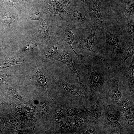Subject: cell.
<instances>
[{
  "label": "cell",
  "mask_w": 134,
  "mask_h": 134,
  "mask_svg": "<svg viewBox=\"0 0 134 134\" xmlns=\"http://www.w3.org/2000/svg\"><path fill=\"white\" fill-rule=\"evenodd\" d=\"M47 15L45 14L41 20L38 28L34 34L38 39L46 44L56 39L52 25L48 23Z\"/></svg>",
  "instance_id": "cell-7"
},
{
  "label": "cell",
  "mask_w": 134,
  "mask_h": 134,
  "mask_svg": "<svg viewBox=\"0 0 134 134\" xmlns=\"http://www.w3.org/2000/svg\"><path fill=\"white\" fill-rule=\"evenodd\" d=\"M40 107L42 112L44 114H45L47 111V106L46 104L43 102H41L40 103Z\"/></svg>",
  "instance_id": "cell-30"
},
{
  "label": "cell",
  "mask_w": 134,
  "mask_h": 134,
  "mask_svg": "<svg viewBox=\"0 0 134 134\" xmlns=\"http://www.w3.org/2000/svg\"><path fill=\"white\" fill-rule=\"evenodd\" d=\"M20 63L19 61L15 58H10L4 61L2 65L3 67H7L11 65L19 64Z\"/></svg>",
  "instance_id": "cell-25"
},
{
  "label": "cell",
  "mask_w": 134,
  "mask_h": 134,
  "mask_svg": "<svg viewBox=\"0 0 134 134\" xmlns=\"http://www.w3.org/2000/svg\"><path fill=\"white\" fill-rule=\"evenodd\" d=\"M98 29L102 33L103 45L105 48L117 55L122 52L119 39L115 33L105 29L103 26H98Z\"/></svg>",
  "instance_id": "cell-5"
},
{
  "label": "cell",
  "mask_w": 134,
  "mask_h": 134,
  "mask_svg": "<svg viewBox=\"0 0 134 134\" xmlns=\"http://www.w3.org/2000/svg\"><path fill=\"white\" fill-rule=\"evenodd\" d=\"M16 16L13 13L9 12H5L2 18V22L5 24H11L16 20Z\"/></svg>",
  "instance_id": "cell-23"
},
{
  "label": "cell",
  "mask_w": 134,
  "mask_h": 134,
  "mask_svg": "<svg viewBox=\"0 0 134 134\" xmlns=\"http://www.w3.org/2000/svg\"><path fill=\"white\" fill-rule=\"evenodd\" d=\"M49 12L53 16H56L60 13L67 14L60 0H46Z\"/></svg>",
  "instance_id": "cell-15"
},
{
  "label": "cell",
  "mask_w": 134,
  "mask_h": 134,
  "mask_svg": "<svg viewBox=\"0 0 134 134\" xmlns=\"http://www.w3.org/2000/svg\"><path fill=\"white\" fill-rule=\"evenodd\" d=\"M1 41H0V46H1Z\"/></svg>",
  "instance_id": "cell-36"
},
{
  "label": "cell",
  "mask_w": 134,
  "mask_h": 134,
  "mask_svg": "<svg viewBox=\"0 0 134 134\" xmlns=\"http://www.w3.org/2000/svg\"><path fill=\"white\" fill-rule=\"evenodd\" d=\"M67 114L70 116L74 115L79 113V111L75 109L70 108H67L66 110Z\"/></svg>",
  "instance_id": "cell-29"
},
{
  "label": "cell",
  "mask_w": 134,
  "mask_h": 134,
  "mask_svg": "<svg viewBox=\"0 0 134 134\" xmlns=\"http://www.w3.org/2000/svg\"><path fill=\"white\" fill-rule=\"evenodd\" d=\"M119 10V16L122 20L130 18L134 13V0H124Z\"/></svg>",
  "instance_id": "cell-13"
},
{
  "label": "cell",
  "mask_w": 134,
  "mask_h": 134,
  "mask_svg": "<svg viewBox=\"0 0 134 134\" xmlns=\"http://www.w3.org/2000/svg\"><path fill=\"white\" fill-rule=\"evenodd\" d=\"M111 1L113 2V3L117 4V2L118 1V0H111Z\"/></svg>",
  "instance_id": "cell-35"
},
{
  "label": "cell",
  "mask_w": 134,
  "mask_h": 134,
  "mask_svg": "<svg viewBox=\"0 0 134 134\" xmlns=\"http://www.w3.org/2000/svg\"><path fill=\"white\" fill-rule=\"evenodd\" d=\"M104 106L100 96L97 101L90 107L89 111L95 119H99L101 116L103 107Z\"/></svg>",
  "instance_id": "cell-17"
},
{
  "label": "cell",
  "mask_w": 134,
  "mask_h": 134,
  "mask_svg": "<svg viewBox=\"0 0 134 134\" xmlns=\"http://www.w3.org/2000/svg\"><path fill=\"white\" fill-rule=\"evenodd\" d=\"M49 12L48 10H45L44 8H39L35 10L29 16L28 20H38L41 19L43 15L46 12Z\"/></svg>",
  "instance_id": "cell-22"
},
{
  "label": "cell",
  "mask_w": 134,
  "mask_h": 134,
  "mask_svg": "<svg viewBox=\"0 0 134 134\" xmlns=\"http://www.w3.org/2000/svg\"><path fill=\"white\" fill-rule=\"evenodd\" d=\"M98 25L94 23L92 27L91 32L87 37L78 43L83 53L89 56L94 55L97 53L93 49L92 45L94 42L96 31L98 29Z\"/></svg>",
  "instance_id": "cell-8"
},
{
  "label": "cell",
  "mask_w": 134,
  "mask_h": 134,
  "mask_svg": "<svg viewBox=\"0 0 134 134\" xmlns=\"http://www.w3.org/2000/svg\"><path fill=\"white\" fill-rule=\"evenodd\" d=\"M119 115L121 118L125 122L127 129L130 126H134V114H129L125 112H120Z\"/></svg>",
  "instance_id": "cell-21"
},
{
  "label": "cell",
  "mask_w": 134,
  "mask_h": 134,
  "mask_svg": "<svg viewBox=\"0 0 134 134\" xmlns=\"http://www.w3.org/2000/svg\"><path fill=\"white\" fill-rule=\"evenodd\" d=\"M22 2L24 4L25 7H27L28 5L29 1L28 0H22Z\"/></svg>",
  "instance_id": "cell-34"
},
{
  "label": "cell",
  "mask_w": 134,
  "mask_h": 134,
  "mask_svg": "<svg viewBox=\"0 0 134 134\" xmlns=\"http://www.w3.org/2000/svg\"><path fill=\"white\" fill-rule=\"evenodd\" d=\"M4 4L10 5L18 9L17 3L16 0H2Z\"/></svg>",
  "instance_id": "cell-26"
},
{
  "label": "cell",
  "mask_w": 134,
  "mask_h": 134,
  "mask_svg": "<svg viewBox=\"0 0 134 134\" xmlns=\"http://www.w3.org/2000/svg\"><path fill=\"white\" fill-rule=\"evenodd\" d=\"M34 77L36 82L42 88L47 89L48 76L51 75L43 66L36 62L34 66Z\"/></svg>",
  "instance_id": "cell-9"
},
{
  "label": "cell",
  "mask_w": 134,
  "mask_h": 134,
  "mask_svg": "<svg viewBox=\"0 0 134 134\" xmlns=\"http://www.w3.org/2000/svg\"><path fill=\"white\" fill-rule=\"evenodd\" d=\"M120 109L129 114H134V104L129 99L127 98L117 102Z\"/></svg>",
  "instance_id": "cell-19"
},
{
  "label": "cell",
  "mask_w": 134,
  "mask_h": 134,
  "mask_svg": "<svg viewBox=\"0 0 134 134\" xmlns=\"http://www.w3.org/2000/svg\"><path fill=\"white\" fill-rule=\"evenodd\" d=\"M96 131L95 129L93 128H89L85 132L83 133V134H95L96 133Z\"/></svg>",
  "instance_id": "cell-32"
},
{
  "label": "cell",
  "mask_w": 134,
  "mask_h": 134,
  "mask_svg": "<svg viewBox=\"0 0 134 134\" xmlns=\"http://www.w3.org/2000/svg\"><path fill=\"white\" fill-rule=\"evenodd\" d=\"M63 115L62 112L61 111L57 112L56 114L55 118L57 120H59L62 118Z\"/></svg>",
  "instance_id": "cell-33"
},
{
  "label": "cell",
  "mask_w": 134,
  "mask_h": 134,
  "mask_svg": "<svg viewBox=\"0 0 134 134\" xmlns=\"http://www.w3.org/2000/svg\"><path fill=\"white\" fill-rule=\"evenodd\" d=\"M65 42L58 38L46 44L42 50V58L46 61H56L64 48Z\"/></svg>",
  "instance_id": "cell-6"
},
{
  "label": "cell",
  "mask_w": 134,
  "mask_h": 134,
  "mask_svg": "<svg viewBox=\"0 0 134 134\" xmlns=\"http://www.w3.org/2000/svg\"><path fill=\"white\" fill-rule=\"evenodd\" d=\"M86 64L90 88L95 92L101 87L104 82V75L101 68L95 63L93 55L89 56Z\"/></svg>",
  "instance_id": "cell-3"
},
{
  "label": "cell",
  "mask_w": 134,
  "mask_h": 134,
  "mask_svg": "<svg viewBox=\"0 0 134 134\" xmlns=\"http://www.w3.org/2000/svg\"><path fill=\"white\" fill-rule=\"evenodd\" d=\"M120 80L112 81L110 84L108 90V95L111 100L117 102L122 97V93L119 90L118 83Z\"/></svg>",
  "instance_id": "cell-16"
},
{
  "label": "cell",
  "mask_w": 134,
  "mask_h": 134,
  "mask_svg": "<svg viewBox=\"0 0 134 134\" xmlns=\"http://www.w3.org/2000/svg\"><path fill=\"white\" fill-rule=\"evenodd\" d=\"M92 8H90L89 12L94 23L98 25L103 26L105 22L101 14L99 0H94Z\"/></svg>",
  "instance_id": "cell-11"
},
{
  "label": "cell",
  "mask_w": 134,
  "mask_h": 134,
  "mask_svg": "<svg viewBox=\"0 0 134 134\" xmlns=\"http://www.w3.org/2000/svg\"><path fill=\"white\" fill-rule=\"evenodd\" d=\"M57 18L53 16L52 20L53 31L56 38L67 43L72 49L76 56L80 65L83 63L82 55L77 53L73 49L72 45L73 43H78L75 41V36L73 33L75 27L66 18L62 17L61 14Z\"/></svg>",
  "instance_id": "cell-1"
},
{
  "label": "cell",
  "mask_w": 134,
  "mask_h": 134,
  "mask_svg": "<svg viewBox=\"0 0 134 134\" xmlns=\"http://www.w3.org/2000/svg\"><path fill=\"white\" fill-rule=\"evenodd\" d=\"M103 108L105 113L104 128L113 127L123 129L124 128L120 124L117 117L112 113L108 106L107 105H104Z\"/></svg>",
  "instance_id": "cell-12"
},
{
  "label": "cell",
  "mask_w": 134,
  "mask_h": 134,
  "mask_svg": "<svg viewBox=\"0 0 134 134\" xmlns=\"http://www.w3.org/2000/svg\"><path fill=\"white\" fill-rule=\"evenodd\" d=\"M134 54V40H130L128 45L126 47L122 56L118 67H119L122 66L127 59L133 55Z\"/></svg>",
  "instance_id": "cell-18"
},
{
  "label": "cell",
  "mask_w": 134,
  "mask_h": 134,
  "mask_svg": "<svg viewBox=\"0 0 134 134\" xmlns=\"http://www.w3.org/2000/svg\"><path fill=\"white\" fill-rule=\"evenodd\" d=\"M85 122L84 119L81 117H77L74 121L75 125L77 127L81 126Z\"/></svg>",
  "instance_id": "cell-27"
},
{
  "label": "cell",
  "mask_w": 134,
  "mask_h": 134,
  "mask_svg": "<svg viewBox=\"0 0 134 134\" xmlns=\"http://www.w3.org/2000/svg\"><path fill=\"white\" fill-rule=\"evenodd\" d=\"M74 3L89 11L90 8V0H74Z\"/></svg>",
  "instance_id": "cell-24"
},
{
  "label": "cell",
  "mask_w": 134,
  "mask_h": 134,
  "mask_svg": "<svg viewBox=\"0 0 134 134\" xmlns=\"http://www.w3.org/2000/svg\"><path fill=\"white\" fill-rule=\"evenodd\" d=\"M60 126L62 127L67 128L70 127V123L69 121L64 120L60 124Z\"/></svg>",
  "instance_id": "cell-31"
},
{
  "label": "cell",
  "mask_w": 134,
  "mask_h": 134,
  "mask_svg": "<svg viewBox=\"0 0 134 134\" xmlns=\"http://www.w3.org/2000/svg\"><path fill=\"white\" fill-rule=\"evenodd\" d=\"M125 21L126 32L130 40H134V21L130 18L123 20Z\"/></svg>",
  "instance_id": "cell-20"
},
{
  "label": "cell",
  "mask_w": 134,
  "mask_h": 134,
  "mask_svg": "<svg viewBox=\"0 0 134 134\" xmlns=\"http://www.w3.org/2000/svg\"><path fill=\"white\" fill-rule=\"evenodd\" d=\"M73 51L70 46L65 42L64 48L56 61L60 62L66 66L70 71L76 82L84 89L85 86L81 78L77 72L73 64L72 57Z\"/></svg>",
  "instance_id": "cell-4"
},
{
  "label": "cell",
  "mask_w": 134,
  "mask_h": 134,
  "mask_svg": "<svg viewBox=\"0 0 134 134\" xmlns=\"http://www.w3.org/2000/svg\"><path fill=\"white\" fill-rule=\"evenodd\" d=\"M134 58L128 64L123 77H126L128 80V87L130 94L134 95Z\"/></svg>",
  "instance_id": "cell-14"
},
{
  "label": "cell",
  "mask_w": 134,
  "mask_h": 134,
  "mask_svg": "<svg viewBox=\"0 0 134 134\" xmlns=\"http://www.w3.org/2000/svg\"><path fill=\"white\" fill-rule=\"evenodd\" d=\"M39 45L38 44L31 43L27 44L24 48V50L25 51L32 49L36 48Z\"/></svg>",
  "instance_id": "cell-28"
},
{
  "label": "cell",
  "mask_w": 134,
  "mask_h": 134,
  "mask_svg": "<svg viewBox=\"0 0 134 134\" xmlns=\"http://www.w3.org/2000/svg\"><path fill=\"white\" fill-rule=\"evenodd\" d=\"M51 75L53 81L60 87L73 95L78 96L83 98L85 97V95L77 86L54 75L51 74Z\"/></svg>",
  "instance_id": "cell-10"
},
{
  "label": "cell",
  "mask_w": 134,
  "mask_h": 134,
  "mask_svg": "<svg viewBox=\"0 0 134 134\" xmlns=\"http://www.w3.org/2000/svg\"><path fill=\"white\" fill-rule=\"evenodd\" d=\"M66 17L77 29L85 30L92 27L94 23L88 11L74 3L66 10Z\"/></svg>",
  "instance_id": "cell-2"
}]
</instances>
